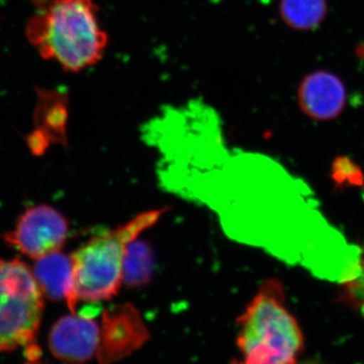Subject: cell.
I'll return each mask as SVG.
<instances>
[{
  "instance_id": "obj_1",
  "label": "cell",
  "mask_w": 364,
  "mask_h": 364,
  "mask_svg": "<svg viewBox=\"0 0 364 364\" xmlns=\"http://www.w3.org/2000/svg\"><path fill=\"white\" fill-rule=\"evenodd\" d=\"M165 210L136 215L131 221L91 238L71 254L73 289L67 306L71 313L100 310V301L114 298L124 282L127 249L154 226Z\"/></svg>"
},
{
  "instance_id": "obj_2",
  "label": "cell",
  "mask_w": 364,
  "mask_h": 364,
  "mask_svg": "<svg viewBox=\"0 0 364 364\" xmlns=\"http://www.w3.org/2000/svg\"><path fill=\"white\" fill-rule=\"evenodd\" d=\"M26 33L41 56L56 60L67 71L95 65L107 45L92 0H57L31 18Z\"/></svg>"
},
{
  "instance_id": "obj_3",
  "label": "cell",
  "mask_w": 364,
  "mask_h": 364,
  "mask_svg": "<svg viewBox=\"0 0 364 364\" xmlns=\"http://www.w3.org/2000/svg\"><path fill=\"white\" fill-rule=\"evenodd\" d=\"M243 364H296L304 336L286 306L282 282L268 279L238 318Z\"/></svg>"
},
{
  "instance_id": "obj_4",
  "label": "cell",
  "mask_w": 364,
  "mask_h": 364,
  "mask_svg": "<svg viewBox=\"0 0 364 364\" xmlns=\"http://www.w3.org/2000/svg\"><path fill=\"white\" fill-rule=\"evenodd\" d=\"M44 294L26 263L0 259V352L25 349L38 360L36 336L44 311Z\"/></svg>"
},
{
  "instance_id": "obj_5",
  "label": "cell",
  "mask_w": 364,
  "mask_h": 364,
  "mask_svg": "<svg viewBox=\"0 0 364 364\" xmlns=\"http://www.w3.org/2000/svg\"><path fill=\"white\" fill-rule=\"evenodd\" d=\"M68 232V222L58 210L40 205L26 210L4 239L20 252L38 260L61 250Z\"/></svg>"
},
{
  "instance_id": "obj_6",
  "label": "cell",
  "mask_w": 364,
  "mask_h": 364,
  "mask_svg": "<svg viewBox=\"0 0 364 364\" xmlns=\"http://www.w3.org/2000/svg\"><path fill=\"white\" fill-rule=\"evenodd\" d=\"M149 337L138 310L132 304H119L105 309L100 326L97 356L109 364L130 355Z\"/></svg>"
},
{
  "instance_id": "obj_7",
  "label": "cell",
  "mask_w": 364,
  "mask_h": 364,
  "mask_svg": "<svg viewBox=\"0 0 364 364\" xmlns=\"http://www.w3.org/2000/svg\"><path fill=\"white\" fill-rule=\"evenodd\" d=\"M100 326L92 317L71 313L60 318L49 335L50 350L65 363H86L97 353Z\"/></svg>"
},
{
  "instance_id": "obj_8",
  "label": "cell",
  "mask_w": 364,
  "mask_h": 364,
  "mask_svg": "<svg viewBox=\"0 0 364 364\" xmlns=\"http://www.w3.org/2000/svg\"><path fill=\"white\" fill-rule=\"evenodd\" d=\"M298 100L301 112L311 119L331 121L346 107V87L343 81L332 72H312L299 83Z\"/></svg>"
},
{
  "instance_id": "obj_9",
  "label": "cell",
  "mask_w": 364,
  "mask_h": 364,
  "mask_svg": "<svg viewBox=\"0 0 364 364\" xmlns=\"http://www.w3.org/2000/svg\"><path fill=\"white\" fill-rule=\"evenodd\" d=\"M33 275L44 296L54 301L70 299L73 289V264L70 255L61 250L37 260Z\"/></svg>"
},
{
  "instance_id": "obj_10",
  "label": "cell",
  "mask_w": 364,
  "mask_h": 364,
  "mask_svg": "<svg viewBox=\"0 0 364 364\" xmlns=\"http://www.w3.org/2000/svg\"><path fill=\"white\" fill-rule=\"evenodd\" d=\"M327 0H280L279 14L287 26L296 31H313L327 16Z\"/></svg>"
},
{
  "instance_id": "obj_11",
  "label": "cell",
  "mask_w": 364,
  "mask_h": 364,
  "mask_svg": "<svg viewBox=\"0 0 364 364\" xmlns=\"http://www.w3.org/2000/svg\"><path fill=\"white\" fill-rule=\"evenodd\" d=\"M136 240L132 242L124 256V282L129 286L145 284L150 279L152 270L150 248L144 242Z\"/></svg>"
},
{
  "instance_id": "obj_12",
  "label": "cell",
  "mask_w": 364,
  "mask_h": 364,
  "mask_svg": "<svg viewBox=\"0 0 364 364\" xmlns=\"http://www.w3.org/2000/svg\"><path fill=\"white\" fill-rule=\"evenodd\" d=\"M344 286L345 299L364 316V252L361 254L360 272Z\"/></svg>"
},
{
  "instance_id": "obj_13",
  "label": "cell",
  "mask_w": 364,
  "mask_h": 364,
  "mask_svg": "<svg viewBox=\"0 0 364 364\" xmlns=\"http://www.w3.org/2000/svg\"><path fill=\"white\" fill-rule=\"evenodd\" d=\"M334 177L339 183L358 184L363 182V174L353 162L348 159H340L334 166Z\"/></svg>"
},
{
  "instance_id": "obj_14",
  "label": "cell",
  "mask_w": 364,
  "mask_h": 364,
  "mask_svg": "<svg viewBox=\"0 0 364 364\" xmlns=\"http://www.w3.org/2000/svg\"><path fill=\"white\" fill-rule=\"evenodd\" d=\"M55 1H57V0H32L33 4L37 6L39 11H42V9H45L46 7L51 6L53 2Z\"/></svg>"
},
{
  "instance_id": "obj_15",
  "label": "cell",
  "mask_w": 364,
  "mask_h": 364,
  "mask_svg": "<svg viewBox=\"0 0 364 364\" xmlns=\"http://www.w3.org/2000/svg\"><path fill=\"white\" fill-rule=\"evenodd\" d=\"M301 364H324V363H320V361H318V360H306V361H305V363H303Z\"/></svg>"
},
{
  "instance_id": "obj_16",
  "label": "cell",
  "mask_w": 364,
  "mask_h": 364,
  "mask_svg": "<svg viewBox=\"0 0 364 364\" xmlns=\"http://www.w3.org/2000/svg\"><path fill=\"white\" fill-rule=\"evenodd\" d=\"M26 364H44V363H41L38 360H30V363H28Z\"/></svg>"
}]
</instances>
